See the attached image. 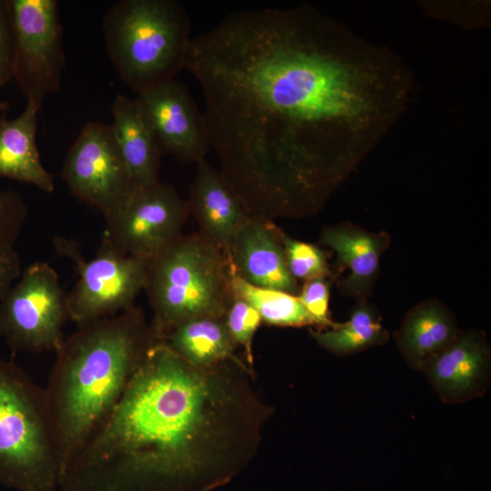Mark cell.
Here are the masks:
<instances>
[{"mask_svg":"<svg viewBox=\"0 0 491 491\" xmlns=\"http://www.w3.org/2000/svg\"><path fill=\"white\" fill-rule=\"evenodd\" d=\"M175 188L159 181L133 186L106 215L102 239L119 252L151 261L175 240L188 217Z\"/></svg>","mask_w":491,"mask_h":491,"instance_id":"obj_9","label":"cell"},{"mask_svg":"<svg viewBox=\"0 0 491 491\" xmlns=\"http://www.w3.org/2000/svg\"><path fill=\"white\" fill-rule=\"evenodd\" d=\"M225 322L235 344L244 348L247 363L252 366L253 340L262 322L259 314L248 303L235 296L225 316Z\"/></svg>","mask_w":491,"mask_h":491,"instance_id":"obj_24","label":"cell"},{"mask_svg":"<svg viewBox=\"0 0 491 491\" xmlns=\"http://www.w3.org/2000/svg\"><path fill=\"white\" fill-rule=\"evenodd\" d=\"M157 341L135 306L65 338L44 387L60 476L108 418Z\"/></svg>","mask_w":491,"mask_h":491,"instance_id":"obj_3","label":"cell"},{"mask_svg":"<svg viewBox=\"0 0 491 491\" xmlns=\"http://www.w3.org/2000/svg\"><path fill=\"white\" fill-rule=\"evenodd\" d=\"M115 138L133 186L158 182L162 151L135 98L118 95L111 106Z\"/></svg>","mask_w":491,"mask_h":491,"instance_id":"obj_17","label":"cell"},{"mask_svg":"<svg viewBox=\"0 0 491 491\" xmlns=\"http://www.w3.org/2000/svg\"><path fill=\"white\" fill-rule=\"evenodd\" d=\"M460 332L451 312L436 301L424 302L404 318L397 334L399 350L409 366L422 370Z\"/></svg>","mask_w":491,"mask_h":491,"instance_id":"obj_18","label":"cell"},{"mask_svg":"<svg viewBox=\"0 0 491 491\" xmlns=\"http://www.w3.org/2000/svg\"><path fill=\"white\" fill-rule=\"evenodd\" d=\"M22 273L21 260L14 246L0 245V300Z\"/></svg>","mask_w":491,"mask_h":491,"instance_id":"obj_28","label":"cell"},{"mask_svg":"<svg viewBox=\"0 0 491 491\" xmlns=\"http://www.w3.org/2000/svg\"><path fill=\"white\" fill-rule=\"evenodd\" d=\"M223 249L200 232L180 235L148 262L145 290L161 339L185 321L225 317L235 295Z\"/></svg>","mask_w":491,"mask_h":491,"instance_id":"obj_4","label":"cell"},{"mask_svg":"<svg viewBox=\"0 0 491 491\" xmlns=\"http://www.w3.org/2000/svg\"><path fill=\"white\" fill-rule=\"evenodd\" d=\"M8 107V104L6 102L0 101V111L5 110Z\"/></svg>","mask_w":491,"mask_h":491,"instance_id":"obj_29","label":"cell"},{"mask_svg":"<svg viewBox=\"0 0 491 491\" xmlns=\"http://www.w3.org/2000/svg\"><path fill=\"white\" fill-rule=\"evenodd\" d=\"M135 100L163 154L187 164L205 159L211 147L203 114L182 83L160 84Z\"/></svg>","mask_w":491,"mask_h":491,"instance_id":"obj_12","label":"cell"},{"mask_svg":"<svg viewBox=\"0 0 491 491\" xmlns=\"http://www.w3.org/2000/svg\"><path fill=\"white\" fill-rule=\"evenodd\" d=\"M231 285L234 295L253 306L266 324L276 326L315 325L296 295L252 286L233 273Z\"/></svg>","mask_w":491,"mask_h":491,"instance_id":"obj_22","label":"cell"},{"mask_svg":"<svg viewBox=\"0 0 491 491\" xmlns=\"http://www.w3.org/2000/svg\"><path fill=\"white\" fill-rule=\"evenodd\" d=\"M281 240L288 270L296 281L326 277L329 273L328 264L318 246L294 239L283 232Z\"/></svg>","mask_w":491,"mask_h":491,"instance_id":"obj_23","label":"cell"},{"mask_svg":"<svg viewBox=\"0 0 491 491\" xmlns=\"http://www.w3.org/2000/svg\"><path fill=\"white\" fill-rule=\"evenodd\" d=\"M219 172L251 215H311L407 107L413 77L386 46L311 4L232 12L191 38Z\"/></svg>","mask_w":491,"mask_h":491,"instance_id":"obj_1","label":"cell"},{"mask_svg":"<svg viewBox=\"0 0 491 491\" xmlns=\"http://www.w3.org/2000/svg\"><path fill=\"white\" fill-rule=\"evenodd\" d=\"M62 177L70 192L98 209L110 212L133 187L112 126L90 121L69 148Z\"/></svg>","mask_w":491,"mask_h":491,"instance_id":"obj_11","label":"cell"},{"mask_svg":"<svg viewBox=\"0 0 491 491\" xmlns=\"http://www.w3.org/2000/svg\"><path fill=\"white\" fill-rule=\"evenodd\" d=\"M67 319L66 293L46 262L29 265L0 300V336L14 351L55 353Z\"/></svg>","mask_w":491,"mask_h":491,"instance_id":"obj_8","label":"cell"},{"mask_svg":"<svg viewBox=\"0 0 491 491\" xmlns=\"http://www.w3.org/2000/svg\"><path fill=\"white\" fill-rule=\"evenodd\" d=\"M15 33L13 78L27 103L41 108L59 90L65 66L63 29L55 0H9Z\"/></svg>","mask_w":491,"mask_h":491,"instance_id":"obj_10","label":"cell"},{"mask_svg":"<svg viewBox=\"0 0 491 491\" xmlns=\"http://www.w3.org/2000/svg\"><path fill=\"white\" fill-rule=\"evenodd\" d=\"M160 341L191 365L211 367L235 357V344L225 317H197L183 322Z\"/></svg>","mask_w":491,"mask_h":491,"instance_id":"obj_20","label":"cell"},{"mask_svg":"<svg viewBox=\"0 0 491 491\" xmlns=\"http://www.w3.org/2000/svg\"><path fill=\"white\" fill-rule=\"evenodd\" d=\"M191 23L175 0H122L103 19L108 56L136 95L185 69Z\"/></svg>","mask_w":491,"mask_h":491,"instance_id":"obj_5","label":"cell"},{"mask_svg":"<svg viewBox=\"0 0 491 491\" xmlns=\"http://www.w3.org/2000/svg\"><path fill=\"white\" fill-rule=\"evenodd\" d=\"M311 336L320 346L336 356L353 354L388 339L376 311L364 300L355 306L346 322L324 331H312Z\"/></svg>","mask_w":491,"mask_h":491,"instance_id":"obj_21","label":"cell"},{"mask_svg":"<svg viewBox=\"0 0 491 491\" xmlns=\"http://www.w3.org/2000/svg\"><path fill=\"white\" fill-rule=\"evenodd\" d=\"M321 241L349 269L350 275L344 282L347 293L359 295L370 287L388 242L385 233L374 234L347 225L328 226L322 231Z\"/></svg>","mask_w":491,"mask_h":491,"instance_id":"obj_19","label":"cell"},{"mask_svg":"<svg viewBox=\"0 0 491 491\" xmlns=\"http://www.w3.org/2000/svg\"><path fill=\"white\" fill-rule=\"evenodd\" d=\"M281 232L272 220L251 215L225 253L232 273L245 282L297 296L299 286L288 270Z\"/></svg>","mask_w":491,"mask_h":491,"instance_id":"obj_13","label":"cell"},{"mask_svg":"<svg viewBox=\"0 0 491 491\" xmlns=\"http://www.w3.org/2000/svg\"><path fill=\"white\" fill-rule=\"evenodd\" d=\"M444 402L462 403L487 389L490 353L483 335L460 333L422 368Z\"/></svg>","mask_w":491,"mask_h":491,"instance_id":"obj_14","label":"cell"},{"mask_svg":"<svg viewBox=\"0 0 491 491\" xmlns=\"http://www.w3.org/2000/svg\"><path fill=\"white\" fill-rule=\"evenodd\" d=\"M197 165L186 200L200 233L224 251L237 230L251 217L242 200L218 169L205 159Z\"/></svg>","mask_w":491,"mask_h":491,"instance_id":"obj_15","label":"cell"},{"mask_svg":"<svg viewBox=\"0 0 491 491\" xmlns=\"http://www.w3.org/2000/svg\"><path fill=\"white\" fill-rule=\"evenodd\" d=\"M236 357L191 365L158 340L84 448L106 491H186L224 482L253 456L269 410Z\"/></svg>","mask_w":491,"mask_h":491,"instance_id":"obj_2","label":"cell"},{"mask_svg":"<svg viewBox=\"0 0 491 491\" xmlns=\"http://www.w3.org/2000/svg\"><path fill=\"white\" fill-rule=\"evenodd\" d=\"M59 479L44 387L0 357V484L16 491H58Z\"/></svg>","mask_w":491,"mask_h":491,"instance_id":"obj_6","label":"cell"},{"mask_svg":"<svg viewBox=\"0 0 491 491\" xmlns=\"http://www.w3.org/2000/svg\"><path fill=\"white\" fill-rule=\"evenodd\" d=\"M55 246L71 259L78 276L66 294L68 319L78 326L131 308L145 290L148 263L119 252L105 240L90 259L82 256L74 240L56 237Z\"/></svg>","mask_w":491,"mask_h":491,"instance_id":"obj_7","label":"cell"},{"mask_svg":"<svg viewBox=\"0 0 491 491\" xmlns=\"http://www.w3.org/2000/svg\"><path fill=\"white\" fill-rule=\"evenodd\" d=\"M298 297L315 325L332 327L329 317L330 286L326 277H315L305 282Z\"/></svg>","mask_w":491,"mask_h":491,"instance_id":"obj_26","label":"cell"},{"mask_svg":"<svg viewBox=\"0 0 491 491\" xmlns=\"http://www.w3.org/2000/svg\"><path fill=\"white\" fill-rule=\"evenodd\" d=\"M40 109L27 103L15 119L0 117V177L33 185L52 193L54 175L43 165L36 145L37 113Z\"/></svg>","mask_w":491,"mask_h":491,"instance_id":"obj_16","label":"cell"},{"mask_svg":"<svg viewBox=\"0 0 491 491\" xmlns=\"http://www.w3.org/2000/svg\"><path fill=\"white\" fill-rule=\"evenodd\" d=\"M15 33L9 0H0V87L13 78Z\"/></svg>","mask_w":491,"mask_h":491,"instance_id":"obj_27","label":"cell"},{"mask_svg":"<svg viewBox=\"0 0 491 491\" xmlns=\"http://www.w3.org/2000/svg\"><path fill=\"white\" fill-rule=\"evenodd\" d=\"M27 217L22 195L13 190L0 191V245L14 246Z\"/></svg>","mask_w":491,"mask_h":491,"instance_id":"obj_25","label":"cell"}]
</instances>
